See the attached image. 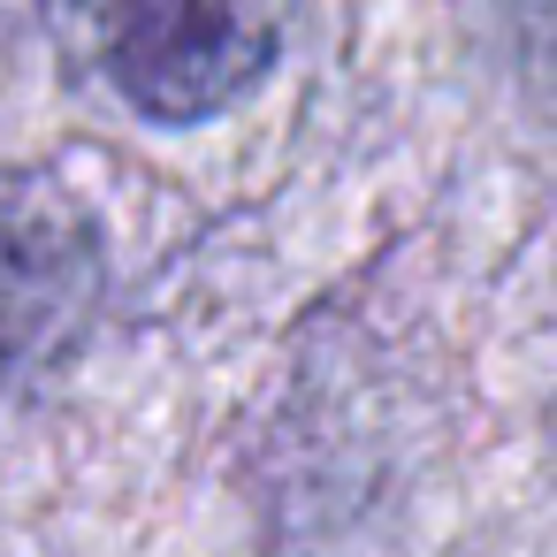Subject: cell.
Here are the masks:
<instances>
[{
  "instance_id": "obj_1",
  "label": "cell",
  "mask_w": 557,
  "mask_h": 557,
  "mask_svg": "<svg viewBox=\"0 0 557 557\" xmlns=\"http://www.w3.org/2000/svg\"><path fill=\"white\" fill-rule=\"evenodd\" d=\"M306 0H47L85 77L153 123L237 108L290 47Z\"/></svg>"
},
{
  "instance_id": "obj_2",
  "label": "cell",
  "mask_w": 557,
  "mask_h": 557,
  "mask_svg": "<svg viewBox=\"0 0 557 557\" xmlns=\"http://www.w3.org/2000/svg\"><path fill=\"white\" fill-rule=\"evenodd\" d=\"M100 260L85 222L47 191H0V374L47 359L92 306Z\"/></svg>"
}]
</instances>
